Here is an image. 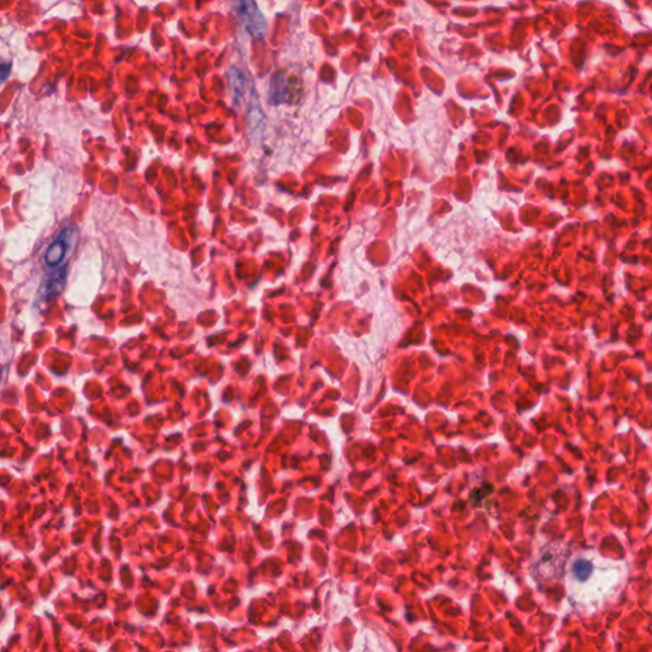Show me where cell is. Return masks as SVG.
<instances>
[{
    "label": "cell",
    "mask_w": 652,
    "mask_h": 652,
    "mask_svg": "<svg viewBox=\"0 0 652 652\" xmlns=\"http://www.w3.org/2000/svg\"><path fill=\"white\" fill-rule=\"evenodd\" d=\"M593 565L589 560H579L574 562L572 567V572L579 580H586L589 576L591 574Z\"/></svg>",
    "instance_id": "4"
},
{
    "label": "cell",
    "mask_w": 652,
    "mask_h": 652,
    "mask_svg": "<svg viewBox=\"0 0 652 652\" xmlns=\"http://www.w3.org/2000/svg\"><path fill=\"white\" fill-rule=\"evenodd\" d=\"M73 230L70 227H66L63 231L60 232L59 236L55 238L53 244L49 246L47 254H45V262L50 266H56L59 265L63 259L66 257V251L69 249V244L72 241Z\"/></svg>",
    "instance_id": "2"
},
{
    "label": "cell",
    "mask_w": 652,
    "mask_h": 652,
    "mask_svg": "<svg viewBox=\"0 0 652 652\" xmlns=\"http://www.w3.org/2000/svg\"><path fill=\"white\" fill-rule=\"evenodd\" d=\"M11 68H12V64H9V63H3V64H1V74H3V75H1V82H3V83L7 80L8 74H9Z\"/></svg>",
    "instance_id": "5"
},
{
    "label": "cell",
    "mask_w": 652,
    "mask_h": 652,
    "mask_svg": "<svg viewBox=\"0 0 652 652\" xmlns=\"http://www.w3.org/2000/svg\"><path fill=\"white\" fill-rule=\"evenodd\" d=\"M66 268L51 274V277L49 278L47 282V290L49 293H59L60 290H63V285L66 283Z\"/></svg>",
    "instance_id": "3"
},
{
    "label": "cell",
    "mask_w": 652,
    "mask_h": 652,
    "mask_svg": "<svg viewBox=\"0 0 652 652\" xmlns=\"http://www.w3.org/2000/svg\"><path fill=\"white\" fill-rule=\"evenodd\" d=\"M233 13L245 31L252 37L260 39L266 31V22L263 13L254 1H238L233 6Z\"/></svg>",
    "instance_id": "1"
}]
</instances>
